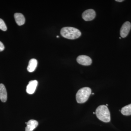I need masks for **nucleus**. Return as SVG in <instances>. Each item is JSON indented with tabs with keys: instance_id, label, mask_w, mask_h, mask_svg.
<instances>
[{
	"instance_id": "f257e3e1",
	"label": "nucleus",
	"mask_w": 131,
	"mask_h": 131,
	"mask_svg": "<svg viewBox=\"0 0 131 131\" xmlns=\"http://www.w3.org/2000/svg\"><path fill=\"white\" fill-rule=\"evenodd\" d=\"M61 34L63 37L70 39H76L81 35V32L77 28L70 27L62 28Z\"/></svg>"
},
{
	"instance_id": "f03ea898",
	"label": "nucleus",
	"mask_w": 131,
	"mask_h": 131,
	"mask_svg": "<svg viewBox=\"0 0 131 131\" xmlns=\"http://www.w3.org/2000/svg\"><path fill=\"white\" fill-rule=\"evenodd\" d=\"M95 114L98 119L101 121L108 122L111 120L110 111L107 106L105 105L98 106L96 109Z\"/></svg>"
},
{
	"instance_id": "7ed1b4c3",
	"label": "nucleus",
	"mask_w": 131,
	"mask_h": 131,
	"mask_svg": "<svg viewBox=\"0 0 131 131\" xmlns=\"http://www.w3.org/2000/svg\"><path fill=\"white\" fill-rule=\"evenodd\" d=\"M91 89L89 87H84L79 90L76 95L78 103H83L86 102L91 95Z\"/></svg>"
},
{
	"instance_id": "20e7f679",
	"label": "nucleus",
	"mask_w": 131,
	"mask_h": 131,
	"mask_svg": "<svg viewBox=\"0 0 131 131\" xmlns=\"http://www.w3.org/2000/svg\"><path fill=\"white\" fill-rule=\"evenodd\" d=\"M96 13L93 9H87L84 11L82 14V17L85 21H90L93 20L95 18Z\"/></svg>"
},
{
	"instance_id": "39448f33",
	"label": "nucleus",
	"mask_w": 131,
	"mask_h": 131,
	"mask_svg": "<svg viewBox=\"0 0 131 131\" xmlns=\"http://www.w3.org/2000/svg\"><path fill=\"white\" fill-rule=\"evenodd\" d=\"M77 62L84 66H89L92 63V60L90 57L85 55L79 56L77 59Z\"/></svg>"
},
{
	"instance_id": "423d86ee",
	"label": "nucleus",
	"mask_w": 131,
	"mask_h": 131,
	"mask_svg": "<svg viewBox=\"0 0 131 131\" xmlns=\"http://www.w3.org/2000/svg\"><path fill=\"white\" fill-rule=\"evenodd\" d=\"M131 28V24L129 21H126L122 25L120 30L121 36L125 38L129 34Z\"/></svg>"
},
{
	"instance_id": "0eeeda50",
	"label": "nucleus",
	"mask_w": 131,
	"mask_h": 131,
	"mask_svg": "<svg viewBox=\"0 0 131 131\" xmlns=\"http://www.w3.org/2000/svg\"><path fill=\"white\" fill-rule=\"evenodd\" d=\"M38 82L37 80H32L28 83L26 88V92L30 94H32L35 92L37 86Z\"/></svg>"
},
{
	"instance_id": "6e6552de",
	"label": "nucleus",
	"mask_w": 131,
	"mask_h": 131,
	"mask_svg": "<svg viewBox=\"0 0 131 131\" xmlns=\"http://www.w3.org/2000/svg\"><path fill=\"white\" fill-rule=\"evenodd\" d=\"M7 92L4 84H0V99L3 102H5L7 100Z\"/></svg>"
},
{
	"instance_id": "1a4fd4ad",
	"label": "nucleus",
	"mask_w": 131,
	"mask_h": 131,
	"mask_svg": "<svg viewBox=\"0 0 131 131\" xmlns=\"http://www.w3.org/2000/svg\"><path fill=\"white\" fill-rule=\"evenodd\" d=\"M38 125V121L35 120L31 119L27 123L26 131H33L37 127Z\"/></svg>"
},
{
	"instance_id": "9d476101",
	"label": "nucleus",
	"mask_w": 131,
	"mask_h": 131,
	"mask_svg": "<svg viewBox=\"0 0 131 131\" xmlns=\"http://www.w3.org/2000/svg\"><path fill=\"white\" fill-rule=\"evenodd\" d=\"M14 18L17 25L21 26L25 22V19L23 14L20 13H16L14 14Z\"/></svg>"
},
{
	"instance_id": "9b49d317",
	"label": "nucleus",
	"mask_w": 131,
	"mask_h": 131,
	"mask_svg": "<svg viewBox=\"0 0 131 131\" xmlns=\"http://www.w3.org/2000/svg\"><path fill=\"white\" fill-rule=\"evenodd\" d=\"M37 61L35 59H32L29 61L27 70L28 72H32L35 70L37 66Z\"/></svg>"
},
{
	"instance_id": "f8f14e48",
	"label": "nucleus",
	"mask_w": 131,
	"mask_h": 131,
	"mask_svg": "<svg viewBox=\"0 0 131 131\" xmlns=\"http://www.w3.org/2000/svg\"><path fill=\"white\" fill-rule=\"evenodd\" d=\"M121 113L124 115H131V104L125 106L121 110Z\"/></svg>"
},
{
	"instance_id": "ddd939ff",
	"label": "nucleus",
	"mask_w": 131,
	"mask_h": 131,
	"mask_svg": "<svg viewBox=\"0 0 131 131\" xmlns=\"http://www.w3.org/2000/svg\"><path fill=\"white\" fill-rule=\"evenodd\" d=\"M0 29L3 31H6L7 30V27L5 22L1 18H0Z\"/></svg>"
},
{
	"instance_id": "4468645a",
	"label": "nucleus",
	"mask_w": 131,
	"mask_h": 131,
	"mask_svg": "<svg viewBox=\"0 0 131 131\" xmlns=\"http://www.w3.org/2000/svg\"><path fill=\"white\" fill-rule=\"evenodd\" d=\"M5 49V46L3 43L0 41V51H3Z\"/></svg>"
},
{
	"instance_id": "2eb2a0df",
	"label": "nucleus",
	"mask_w": 131,
	"mask_h": 131,
	"mask_svg": "<svg viewBox=\"0 0 131 131\" xmlns=\"http://www.w3.org/2000/svg\"><path fill=\"white\" fill-rule=\"evenodd\" d=\"M116 1L118 2H122L124 1V0H116Z\"/></svg>"
},
{
	"instance_id": "dca6fc26",
	"label": "nucleus",
	"mask_w": 131,
	"mask_h": 131,
	"mask_svg": "<svg viewBox=\"0 0 131 131\" xmlns=\"http://www.w3.org/2000/svg\"><path fill=\"white\" fill-rule=\"evenodd\" d=\"M57 38H59V37L58 36H57Z\"/></svg>"
},
{
	"instance_id": "f3484780",
	"label": "nucleus",
	"mask_w": 131,
	"mask_h": 131,
	"mask_svg": "<svg viewBox=\"0 0 131 131\" xmlns=\"http://www.w3.org/2000/svg\"><path fill=\"white\" fill-rule=\"evenodd\" d=\"M94 114H95V112H93Z\"/></svg>"
},
{
	"instance_id": "a211bd4d",
	"label": "nucleus",
	"mask_w": 131,
	"mask_h": 131,
	"mask_svg": "<svg viewBox=\"0 0 131 131\" xmlns=\"http://www.w3.org/2000/svg\"><path fill=\"white\" fill-rule=\"evenodd\" d=\"M94 93H92V94H93V95H94Z\"/></svg>"
},
{
	"instance_id": "6ab92c4d",
	"label": "nucleus",
	"mask_w": 131,
	"mask_h": 131,
	"mask_svg": "<svg viewBox=\"0 0 131 131\" xmlns=\"http://www.w3.org/2000/svg\"><path fill=\"white\" fill-rule=\"evenodd\" d=\"M108 105L107 104H106V106H107Z\"/></svg>"
},
{
	"instance_id": "aec40b11",
	"label": "nucleus",
	"mask_w": 131,
	"mask_h": 131,
	"mask_svg": "<svg viewBox=\"0 0 131 131\" xmlns=\"http://www.w3.org/2000/svg\"><path fill=\"white\" fill-rule=\"evenodd\" d=\"M119 39H121V38L119 37Z\"/></svg>"
}]
</instances>
